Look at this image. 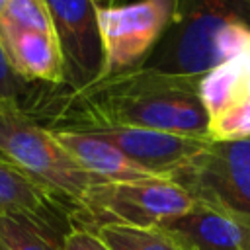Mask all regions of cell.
<instances>
[{
	"instance_id": "2e32d148",
	"label": "cell",
	"mask_w": 250,
	"mask_h": 250,
	"mask_svg": "<svg viewBox=\"0 0 250 250\" xmlns=\"http://www.w3.org/2000/svg\"><path fill=\"white\" fill-rule=\"evenodd\" d=\"M246 137H250V100H240L209 119L211 141H234Z\"/></svg>"
},
{
	"instance_id": "ffe728a7",
	"label": "cell",
	"mask_w": 250,
	"mask_h": 250,
	"mask_svg": "<svg viewBox=\"0 0 250 250\" xmlns=\"http://www.w3.org/2000/svg\"><path fill=\"white\" fill-rule=\"evenodd\" d=\"M92 2H94L98 8H107V6H113L115 0H92Z\"/></svg>"
},
{
	"instance_id": "9c48e42d",
	"label": "cell",
	"mask_w": 250,
	"mask_h": 250,
	"mask_svg": "<svg viewBox=\"0 0 250 250\" xmlns=\"http://www.w3.org/2000/svg\"><path fill=\"white\" fill-rule=\"evenodd\" d=\"M180 250H250V221L203 203L158 227Z\"/></svg>"
},
{
	"instance_id": "ba28073f",
	"label": "cell",
	"mask_w": 250,
	"mask_h": 250,
	"mask_svg": "<svg viewBox=\"0 0 250 250\" xmlns=\"http://www.w3.org/2000/svg\"><path fill=\"white\" fill-rule=\"evenodd\" d=\"M76 131H86L109 141L131 160L162 178H172L211 141L207 137L145 127H94Z\"/></svg>"
},
{
	"instance_id": "8fae6325",
	"label": "cell",
	"mask_w": 250,
	"mask_h": 250,
	"mask_svg": "<svg viewBox=\"0 0 250 250\" xmlns=\"http://www.w3.org/2000/svg\"><path fill=\"white\" fill-rule=\"evenodd\" d=\"M6 59L14 74L31 84H64L62 53L55 33L8 31L0 33Z\"/></svg>"
},
{
	"instance_id": "7a4b0ae2",
	"label": "cell",
	"mask_w": 250,
	"mask_h": 250,
	"mask_svg": "<svg viewBox=\"0 0 250 250\" xmlns=\"http://www.w3.org/2000/svg\"><path fill=\"white\" fill-rule=\"evenodd\" d=\"M250 27V0H176L172 23L141 66L201 78L215 68V37L227 25Z\"/></svg>"
},
{
	"instance_id": "5bb4252c",
	"label": "cell",
	"mask_w": 250,
	"mask_h": 250,
	"mask_svg": "<svg viewBox=\"0 0 250 250\" xmlns=\"http://www.w3.org/2000/svg\"><path fill=\"white\" fill-rule=\"evenodd\" d=\"M100 240L109 250H180L176 242L156 227H129V225H102L94 229Z\"/></svg>"
},
{
	"instance_id": "6da1fadb",
	"label": "cell",
	"mask_w": 250,
	"mask_h": 250,
	"mask_svg": "<svg viewBox=\"0 0 250 250\" xmlns=\"http://www.w3.org/2000/svg\"><path fill=\"white\" fill-rule=\"evenodd\" d=\"M197 84L199 78L139 64L104 74L76 90L29 82L16 104L47 129L145 127L209 139V115Z\"/></svg>"
},
{
	"instance_id": "7c38bea8",
	"label": "cell",
	"mask_w": 250,
	"mask_h": 250,
	"mask_svg": "<svg viewBox=\"0 0 250 250\" xmlns=\"http://www.w3.org/2000/svg\"><path fill=\"white\" fill-rule=\"evenodd\" d=\"M0 213H27L72 227V211L4 156H0Z\"/></svg>"
},
{
	"instance_id": "277c9868",
	"label": "cell",
	"mask_w": 250,
	"mask_h": 250,
	"mask_svg": "<svg viewBox=\"0 0 250 250\" xmlns=\"http://www.w3.org/2000/svg\"><path fill=\"white\" fill-rule=\"evenodd\" d=\"M195 203L193 195L170 178L94 182L82 195L70 223L92 230L102 225L152 229L191 211Z\"/></svg>"
},
{
	"instance_id": "3957f363",
	"label": "cell",
	"mask_w": 250,
	"mask_h": 250,
	"mask_svg": "<svg viewBox=\"0 0 250 250\" xmlns=\"http://www.w3.org/2000/svg\"><path fill=\"white\" fill-rule=\"evenodd\" d=\"M0 156L51 191L72 215L96 182L59 145L51 129L35 121L14 100H0Z\"/></svg>"
},
{
	"instance_id": "8992f818",
	"label": "cell",
	"mask_w": 250,
	"mask_h": 250,
	"mask_svg": "<svg viewBox=\"0 0 250 250\" xmlns=\"http://www.w3.org/2000/svg\"><path fill=\"white\" fill-rule=\"evenodd\" d=\"M174 12L176 0H137L98 8L104 74L139 66L172 23Z\"/></svg>"
},
{
	"instance_id": "9a60e30c",
	"label": "cell",
	"mask_w": 250,
	"mask_h": 250,
	"mask_svg": "<svg viewBox=\"0 0 250 250\" xmlns=\"http://www.w3.org/2000/svg\"><path fill=\"white\" fill-rule=\"evenodd\" d=\"M21 29L55 33L45 0H8L4 14L0 16V33Z\"/></svg>"
},
{
	"instance_id": "44dd1931",
	"label": "cell",
	"mask_w": 250,
	"mask_h": 250,
	"mask_svg": "<svg viewBox=\"0 0 250 250\" xmlns=\"http://www.w3.org/2000/svg\"><path fill=\"white\" fill-rule=\"evenodd\" d=\"M6 4H8V0H0V16L4 14V8H6Z\"/></svg>"
},
{
	"instance_id": "7402d4cb",
	"label": "cell",
	"mask_w": 250,
	"mask_h": 250,
	"mask_svg": "<svg viewBox=\"0 0 250 250\" xmlns=\"http://www.w3.org/2000/svg\"><path fill=\"white\" fill-rule=\"evenodd\" d=\"M0 250H4V248H2V244H0Z\"/></svg>"
},
{
	"instance_id": "ac0fdd59",
	"label": "cell",
	"mask_w": 250,
	"mask_h": 250,
	"mask_svg": "<svg viewBox=\"0 0 250 250\" xmlns=\"http://www.w3.org/2000/svg\"><path fill=\"white\" fill-rule=\"evenodd\" d=\"M62 250H109L100 236L92 229L84 227H70V230L64 234Z\"/></svg>"
},
{
	"instance_id": "d6986e66",
	"label": "cell",
	"mask_w": 250,
	"mask_h": 250,
	"mask_svg": "<svg viewBox=\"0 0 250 250\" xmlns=\"http://www.w3.org/2000/svg\"><path fill=\"white\" fill-rule=\"evenodd\" d=\"M240 100H250V55H246V59H244V68H242V76H240L238 102Z\"/></svg>"
},
{
	"instance_id": "30bf717a",
	"label": "cell",
	"mask_w": 250,
	"mask_h": 250,
	"mask_svg": "<svg viewBox=\"0 0 250 250\" xmlns=\"http://www.w3.org/2000/svg\"><path fill=\"white\" fill-rule=\"evenodd\" d=\"M59 145L96 182H131L162 178L131 160L109 141L76 129H51Z\"/></svg>"
},
{
	"instance_id": "52a82bcc",
	"label": "cell",
	"mask_w": 250,
	"mask_h": 250,
	"mask_svg": "<svg viewBox=\"0 0 250 250\" xmlns=\"http://www.w3.org/2000/svg\"><path fill=\"white\" fill-rule=\"evenodd\" d=\"M64 64V84L82 88L104 74L98 6L92 0H45Z\"/></svg>"
},
{
	"instance_id": "5b68a950",
	"label": "cell",
	"mask_w": 250,
	"mask_h": 250,
	"mask_svg": "<svg viewBox=\"0 0 250 250\" xmlns=\"http://www.w3.org/2000/svg\"><path fill=\"white\" fill-rule=\"evenodd\" d=\"M170 180L197 203L250 221V137L209 141Z\"/></svg>"
},
{
	"instance_id": "e0dca14e",
	"label": "cell",
	"mask_w": 250,
	"mask_h": 250,
	"mask_svg": "<svg viewBox=\"0 0 250 250\" xmlns=\"http://www.w3.org/2000/svg\"><path fill=\"white\" fill-rule=\"evenodd\" d=\"M29 82H23L18 74H14V70L8 64L4 47L0 43V100H14L18 102L23 92L27 90Z\"/></svg>"
},
{
	"instance_id": "4fadbf2b",
	"label": "cell",
	"mask_w": 250,
	"mask_h": 250,
	"mask_svg": "<svg viewBox=\"0 0 250 250\" xmlns=\"http://www.w3.org/2000/svg\"><path fill=\"white\" fill-rule=\"evenodd\" d=\"M70 227L27 213H0V244L4 250H62Z\"/></svg>"
}]
</instances>
